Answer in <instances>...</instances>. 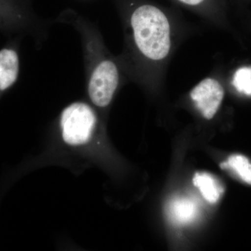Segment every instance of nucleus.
Returning a JSON list of instances; mask_svg holds the SVG:
<instances>
[{
    "mask_svg": "<svg viewBox=\"0 0 251 251\" xmlns=\"http://www.w3.org/2000/svg\"><path fill=\"white\" fill-rule=\"evenodd\" d=\"M130 25L135 45L145 57L153 61L166 58L171 49V25L162 10L141 5L132 14Z\"/></svg>",
    "mask_w": 251,
    "mask_h": 251,
    "instance_id": "1",
    "label": "nucleus"
},
{
    "mask_svg": "<svg viewBox=\"0 0 251 251\" xmlns=\"http://www.w3.org/2000/svg\"><path fill=\"white\" fill-rule=\"evenodd\" d=\"M59 125L64 143L72 147L83 146L93 136L97 117L88 104L75 102L63 110Z\"/></svg>",
    "mask_w": 251,
    "mask_h": 251,
    "instance_id": "2",
    "label": "nucleus"
},
{
    "mask_svg": "<svg viewBox=\"0 0 251 251\" xmlns=\"http://www.w3.org/2000/svg\"><path fill=\"white\" fill-rule=\"evenodd\" d=\"M119 84V71L110 59L100 61L94 68L88 83L91 101L99 108H105L111 103Z\"/></svg>",
    "mask_w": 251,
    "mask_h": 251,
    "instance_id": "3",
    "label": "nucleus"
},
{
    "mask_svg": "<svg viewBox=\"0 0 251 251\" xmlns=\"http://www.w3.org/2000/svg\"><path fill=\"white\" fill-rule=\"evenodd\" d=\"M224 89L219 81L207 77L195 86L190 97L206 120H211L218 112L224 98Z\"/></svg>",
    "mask_w": 251,
    "mask_h": 251,
    "instance_id": "4",
    "label": "nucleus"
},
{
    "mask_svg": "<svg viewBox=\"0 0 251 251\" xmlns=\"http://www.w3.org/2000/svg\"><path fill=\"white\" fill-rule=\"evenodd\" d=\"M20 71L19 56L13 48L0 50V96L11 88L18 80Z\"/></svg>",
    "mask_w": 251,
    "mask_h": 251,
    "instance_id": "5",
    "label": "nucleus"
},
{
    "mask_svg": "<svg viewBox=\"0 0 251 251\" xmlns=\"http://www.w3.org/2000/svg\"><path fill=\"white\" fill-rule=\"evenodd\" d=\"M193 182L197 187L203 198L211 204H215L224 193V187L219 179L208 173H196Z\"/></svg>",
    "mask_w": 251,
    "mask_h": 251,
    "instance_id": "6",
    "label": "nucleus"
},
{
    "mask_svg": "<svg viewBox=\"0 0 251 251\" xmlns=\"http://www.w3.org/2000/svg\"><path fill=\"white\" fill-rule=\"evenodd\" d=\"M169 213L170 216L175 224H188L196 219L198 214V206L190 198H176L170 204Z\"/></svg>",
    "mask_w": 251,
    "mask_h": 251,
    "instance_id": "7",
    "label": "nucleus"
},
{
    "mask_svg": "<svg viewBox=\"0 0 251 251\" xmlns=\"http://www.w3.org/2000/svg\"><path fill=\"white\" fill-rule=\"evenodd\" d=\"M221 168L232 170L244 182L251 185V163L244 155H231L227 161L221 163Z\"/></svg>",
    "mask_w": 251,
    "mask_h": 251,
    "instance_id": "8",
    "label": "nucleus"
},
{
    "mask_svg": "<svg viewBox=\"0 0 251 251\" xmlns=\"http://www.w3.org/2000/svg\"><path fill=\"white\" fill-rule=\"evenodd\" d=\"M232 83L238 92L251 96V67L239 68L236 71Z\"/></svg>",
    "mask_w": 251,
    "mask_h": 251,
    "instance_id": "9",
    "label": "nucleus"
},
{
    "mask_svg": "<svg viewBox=\"0 0 251 251\" xmlns=\"http://www.w3.org/2000/svg\"><path fill=\"white\" fill-rule=\"evenodd\" d=\"M181 4L188 6H199L205 2L206 0H177Z\"/></svg>",
    "mask_w": 251,
    "mask_h": 251,
    "instance_id": "10",
    "label": "nucleus"
},
{
    "mask_svg": "<svg viewBox=\"0 0 251 251\" xmlns=\"http://www.w3.org/2000/svg\"><path fill=\"white\" fill-rule=\"evenodd\" d=\"M10 25V23H8L7 21L5 19L4 16H3L1 11H0V25Z\"/></svg>",
    "mask_w": 251,
    "mask_h": 251,
    "instance_id": "11",
    "label": "nucleus"
}]
</instances>
